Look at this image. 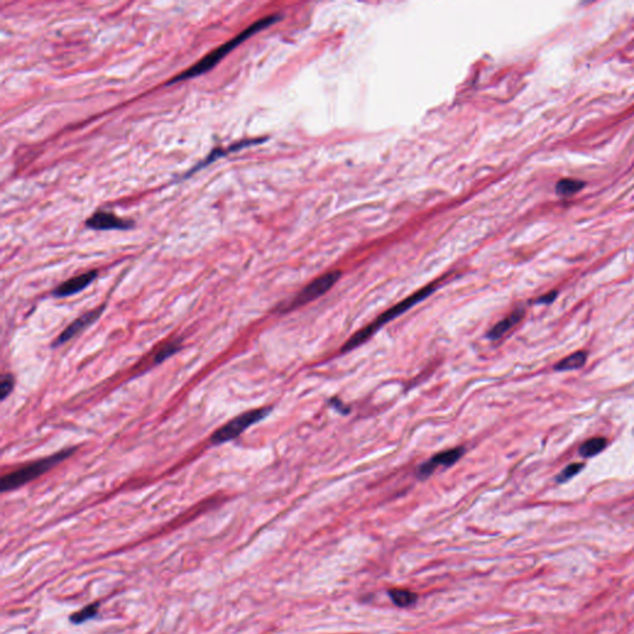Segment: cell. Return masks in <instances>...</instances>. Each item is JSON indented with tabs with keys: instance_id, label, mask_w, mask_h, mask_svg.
I'll list each match as a JSON object with an SVG mask.
<instances>
[{
	"instance_id": "30bf717a",
	"label": "cell",
	"mask_w": 634,
	"mask_h": 634,
	"mask_svg": "<svg viewBox=\"0 0 634 634\" xmlns=\"http://www.w3.org/2000/svg\"><path fill=\"white\" fill-rule=\"evenodd\" d=\"M264 140H266V139H246V140H241V142H238V143L232 144L230 148L213 149L211 154H210L205 160H202L200 164H197L196 166L192 167V170L187 172L183 179H187V177L193 175L195 172L200 171L202 169H205L207 165H210L212 162H216L217 159L222 158V157H226L228 154L236 153V152H239L242 149L248 148V147H251V145L263 143Z\"/></svg>"
},
{
	"instance_id": "7a4b0ae2",
	"label": "cell",
	"mask_w": 634,
	"mask_h": 634,
	"mask_svg": "<svg viewBox=\"0 0 634 634\" xmlns=\"http://www.w3.org/2000/svg\"><path fill=\"white\" fill-rule=\"evenodd\" d=\"M435 289H436V285L425 286L421 290L417 291L413 295L409 296L407 299H404L403 301L398 302L397 305L390 307L389 310L385 311L382 315L379 316L378 319H374L372 324H368V326L364 327V329H359L358 332H356V334L346 342V344H344L341 351L344 353V352L352 351V349H356V347H358L361 344H364V342H366L369 337H372L380 327H383L384 324H388L392 319H397L398 316L403 315L404 312H407L409 309H412L413 306L425 300L428 296L433 294Z\"/></svg>"
},
{
	"instance_id": "6da1fadb",
	"label": "cell",
	"mask_w": 634,
	"mask_h": 634,
	"mask_svg": "<svg viewBox=\"0 0 634 634\" xmlns=\"http://www.w3.org/2000/svg\"><path fill=\"white\" fill-rule=\"evenodd\" d=\"M281 18V15L276 14L269 15V16L263 18V19L258 20L254 24H251L249 28H247L244 31H242L241 34L237 35L236 38H233L230 41H227L226 44H223L220 47H217L216 50H213L212 52L206 55L203 59L200 60L197 64L191 66L190 69H187L182 74H179L176 77H174L167 84H176V82H181V81H186V79H191L193 77H197V76L206 74L212 67H215L225 56L230 54L232 50L236 49L238 45H241L242 43H244L246 40L249 39L253 35L266 29L268 26H271L276 21H279Z\"/></svg>"
},
{
	"instance_id": "e0dca14e",
	"label": "cell",
	"mask_w": 634,
	"mask_h": 634,
	"mask_svg": "<svg viewBox=\"0 0 634 634\" xmlns=\"http://www.w3.org/2000/svg\"><path fill=\"white\" fill-rule=\"evenodd\" d=\"M98 602L92 604V605L86 606L84 608L79 611V612H74V615L69 617V621H71V622H72L74 625H82V623H84V622L92 620L94 617H96V616H97V612H98Z\"/></svg>"
},
{
	"instance_id": "5bb4252c",
	"label": "cell",
	"mask_w": 634,
	"mask_h": 634,
	"mask_svg": "<svg viewBox=\"0 0 634 634\" xmlns=\"http://www.w3.org/2000/svg\"><path fill=\"white\" fill-rule=\"evenodd\" d=\"M585 185V182L581 181V180L562 179L556 183V193L561 197L571 196V195H575L577 192H580Z\"/></svg>"
},
{
	"instance_id": "2e32d148",
	"label": "cell",
	"mask_w": 634,
	"mask_h": 634,
	"mask_svg": "<svg viewBox=\"0 0 634 634\" xmlns=\"http://www.w3.org/2000/svg\"><path fill=\"white\" fill-rule=\"evenodd\" d=\"M389 596L398 607L413 606L418 600V596L415 594L408 590H402V589H393V590L389 591Z\"/></svg>"
},
{
	"instance_id": "44dd1931",
	"label": "cell",
	"mask_w": 634,
	"mask_h": 634,
	"mask_svg": "<svg viewBox=\"0 0 634 634\" xmlns=\"http://www.w3.org/2000/svg\"><path fill=\"white\" fill-rule=\"evenodd\" d=\"M331 405H334V408L337 409V410H339V413H344V414L349 413V409L346 408V407H344V404H342V402H339V400H337V399H332V400H331Z\"/></svg>"
},
{
	"instance_id": "9c48e42d",
	"label": "cell",
	"mask_w": 634,
	"mask_h": 634,
	"mask_svg": "<svg viewBox=\"0 0 634 634\" xmlns=\"http://www.w3.org/2000/svg\"><path fill=\"white\" fill-rule=\"evenodd\" d=\"M98 276V271H89L84 273L81 276H74L69 281H64L61 285L57 286L54 291L52 295L56 298H66V296L74 295L79 291L84 290L89 284H92L96 278Z\"/></svg>"
},
{
	"instance_id": "52a82bcc",
	"label": "cell",
	"mask_w": 634,
	"mask_h": 634,
	"mask_svg": "<svg viewBox=\"0 0 634 634\" xmlns=\"http://www.w3.org/2000/svg\"><path fill=\"white\" fill-rule=\"evenodd\" d=\"M463 455H465V448H450L443 453H436L426 463L419 466L418 472H417L419 478L425 480L429 476H431L438 466H445V468L453 466L458 463L460 458H463Z\"/></svg>"
},
{
	"instance_id": "3957f363",
	"label": "cell",
	"mask_w": 634,
	"mask_h": 634,
	"mask_svg": "<svg viewBox=\"0 0 634 634\" xmlns=\"http://www.w3.org/2000/svg\"><path fill=\"white\" fill-rule=\"evenodd\" d=\"M76 448H66L62 451L54 453L47 458H41L35 463H28L23 468L15 470L14 472L8 473L1 478V492L14 491L19 487H23L34 481L38 477L43 476L46 472H49L51 468H55L56 465L62 463L64 460L69 458L74 453Z\"/></svg>"
},
{
	"instance_id": "d6986e66",
	"label": "cell",
	"mask_w": 634,
	"mask_h": 634,
	"mask_svg": "<svg viewBox=\"0 0 634 634\" xmlns=\"http://www.w3.org/2000/svg\"><path fill=\"white\" fill-rule=\"evenodd\" d=\"M582 468H584V463H571L567 468H564V470L561 471L559 476L556 477V482H557V483H564V482L569 481L572 477L576 476L577 473L580 472Z\"/></svg>"
},
{
	"instance_id": "9a60e30c",
	"label": "cell",
	"mask_w": 634,
	"mask_h": 634,
	"mask_svg": "<svg viewBox=\"0 0 634 634\" xmlns=\"http://www.w3.org/2000/svg\"><path fill=\"white\" fill-rule=\"evenodd\" d=\"M181 339H174V341H169L167 344H162L159 347L158 351L154 353L153 356V364H159L162 363V361H165V359L169 358V357H171L174 354L176 353L181 349Z\"/></svg>"
},
{
	"instance_id": "ba28073f",
	"label": "cell",
	"mask_w": 634,
	"mask_h": 634,
	"mask_svg": "<svg viewBox=\"0 0 634 634\" xmlns=\"http://www.w3.org/2000/svg\"><path fill=\"white\" fill-rule=\"evenodd\" d=\"M104 305L99 306L97 309L89 311V312H86L84 315L81 316L79 319H74V322L69 324V326L61 332L59 337L56 339L54 347H57V346H61V344H64L66 342H69V339H74L77 334H81L82 331H84L87 327H89L91 324H94V322L99 319V316L102 315Z\"/></svg>"
},
{
	"instance_id": "5b68a950",
	"label": "cell",
	"mask_w": 634,
	"mask_h": 634,
	"mask_svg": "<svg viewBox=\"0 0 634 634\" xmlns=\"http://www.w3.org/2000/svg\"><path fill=\"white\" fill-rule=\"evenodd\" d=\"M339 278H341V271H329V273H326L324 276L316 278L315 281H311L309 285H306L295 296V299L291 301L289 306L286 307L285 311L293 310V309L306 305L311 301L319 299V296L326 294L337 283Z\"/></svg>"
},
{
	"instance_id": "ffe728a7",
	"label": "cell",
	"mask_w": 634,
	"mask_h": 634,
	"mask_svg": "<svg viewBox=\"0 0 634 634\" xmlns=\"http://www.w3.org/2000/svg\"><path fill=\"white\" fill-rule=\"evenodd\" d=\"M556 296H557V291H550L549 294L540 296L536 300V304H551V302H554V300H555Z\"/></svg>"
},
{
	"instance_id": "8992f818",
	"label": "cell",
	"mask_w": 634,
	"mask_h": 634,
	"mask_svg": "<svg viewBox=\"0 0 634 634\" xmlns=\"http://www.w3.org/2000/svg\"><path fill=\"white\" fill-rule=\"evenodd\" d=\"M86 227L94 231H127L134 222L115 216L112 212L97 211L86 221Z\"/></svg>"
},
{
	"instance_id": "ac0fdd59",
	"label": "cell",
	"mask_w": 634,
	"mask_h": 634,
	"mask_svg": "<svg viewBox=\"0 0 634 634\" xmlns=\"http://www.w3.org/2000/svg\"><path fill=\"white\" fill-rule=\"evenodd\" d=\"M15 379L10 373H5L0 379V399L5 400L14 389Z\"/></svg>"
},
{
	"instance_id": "8fae6325",
	"label": "cell",
	"mask_w": 634,
	"mask_h": 634,
	"mask_svg": "<svg viewBox=\"0 0 634 634\" xmlns=\"http://www.w3.org/2000/svg\"><path fill=\"white\" fill-rule=\"evenodd\" d=\"M523 317H524V310H523V309H518V310L513 311L511 315H508L506 317H504V319H501L498 324H494V326L489 329V332H488V339H492V341H497V339H502V337H503L504 334H508L514 326L519 324Z\"/></svg>"
},
{
	"instance_id": "7c38bea8",
	"label": "cell",
	"mask_w": 634,
	"mask_h": 634,
	"mask_svg": "<svg viewBox=\"0 0 634 634\" xmlns=\"http://www.w3.org/2000/svg\"><path fill=\"white\" fill-rule=\"evenodd\" d=\"M586 361H587V352L586 351H579V352L567 356L566 358L561 359L560 362L556 364L555 369L557 372L574 370V369L584 367Z\"/></svg>"
},
{
	"instance_id": "4fadbf2b",
	"label": "cell",
	"mask_w": 634,
	"mask_h": 634,
	"mask_svg": "<svg viewBox=\"0 0 634 634\" xmlns=\"http://www.w3.org/2000/svg\"><path fill=\"white\" fill-rule=\"evenodd\" d=\"M606 446H607V440L605 438H592L582 443L579 451H580L582 458H594L596 455L602 453Z\"/></svg>"
},
{
	"instance_id": "277c9868",
	"label": "cell",
	"mask_w": 634,
	"mask_h": 634,
	"mask_svg": "<svg viewBox=\"0 0 634 634\" xmlns=\"http://www.w3.org/2000/svg\"><path fill=\"white\" fill-rule=\"evenodd\" d=\"M271 412V408H259L238 415L215 431L211 436V443L213 445L230 443L232 440L241 436L247 429L251 428L253 425L261 421L263 419L266 418Z\"/></svg>"
}]
</instances>
